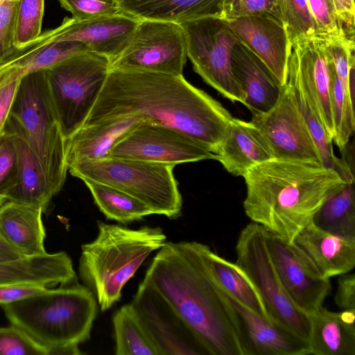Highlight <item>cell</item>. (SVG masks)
<instances>
[{"label":"cell","instance_id":"1f68e13d","mask_svg":"<svg viewBox=\"0 0 355 355\" xmlns=\"http://www.w3.org/2000/svg\"><path fill=\"white\" fill-rule=\"evenodd\" d=\"M313 223L330 233L355 239L354 183H347L329 197L314 216Z\"/></svg>","mask_w":355,"mask_h":355},{"label":"cell","instance_id":"52a82bcc","mask_svg":"<svg viewBox=\"0 0 355 355\" xmlns=\"http://www.w3.org/2000/svg\"><path fill=\"white\" fill-rule=\"evenodd\" d=\"M175 166L105 157L76 163L68 170L80 180L90 179L118 189L145 203L154 214L174 219L181 215L182 199L173 175Z\"/></svg>","mask_w":355,"mask_h":355},{"label":"cell","instance_id":"d4e9b609","mask_svg":"<svg viewBox=\"0 0 355 355\" xmlns=\"http://www.w3.org/2000/svg\"><path fill=\"white\" fill-rule=\"evenodd\" d=\"M76 281L71 259L65 252L0 262V285L33 283L51 287Z\"/></svg>","mask_w":355,"mask_h":355},{"label":"cell","instance_id":"c3c4849f","mask_svg":"<svg viewBox=\"0 0 355 355\" xmlns=\"http://www.w3.org/2000/svg\"><path fill=\"white\" fill-rule=\"evenodd\" d=\"M7 200L0 197V207ZM21 252L11 245L3 236L0 230V262L8 261L26 258Z\"/></svg>","mask_w":355,"mask_h":355},{"label":"cell","instance_id":"277c9868","mask_svg":"<svg viewBox=\"0 0 355 355\" xmlns=\"http://www.w3.org/2000/svg\"><path fill=\"white\" fill-rule=\"evenodd\" d=\"M97 225L96 239L81 246L78 272L105 311L120 300L123 286L148 255L166 243V236L159 227L132 230L101 221Z\"/></svg>","mask_w":355,"mask_h":355},{"label":"cell","instance_id":"5bb4252c","mask_svg":"<svg viewBox=\"0 0 355 355\" xmlns=\"http://www.w3.org/2000/svg\"><path fill=\"white\" fill-rule=\"evenodd\" d=\"M107 157L175 166L204 159H216V155L180 131L144 121L114 146Z\"/></svg>","mask_w":355,"mask_h":355},{"label":"cell","instance_id":"836d02e7","mask_svg":"<svg viewBox=\"0 0 355 355\" xmlns=\"http://www.w3.org/2000/svg\"><path fill=\"white\" fill-rule=\"evenodd\" d=\"M288 83L295 89L298 104L317 146L322 164L334 170L347 183H354V173L349 164L345 159L338 158L334 154L333 140L329 137L324 128L315 116L304 92L297 85Z\"/></svg>","mask_w":355,"mask_h":355},{"label":"cell","instance_id":"44dd1931","mask_svg":"<svg viewBox=\"0 0 355 355\" xmlns=\"http://www.w3.org/2000/svg\"><path fill=\"white\" fill-rule=\"evenodd\" d=\"M233 75L252 114L266 112L278 101L282 87L264 62L239 40L231 53Z\"/></svg>","mask_w":355,"mask_h":355},{"label":"cell","instance_id":"8fae6325","mask_svg":"<svg viewBox=\"0 0 355 355\" xmlns=\"http://www.w3.org/2000/svg\"><path fill=\"white\" fill-rule=\"evenodd\" d=\"M187 44L182 26L173 22L140 20L122 53L110 69L182 75Z\"/></svg>","mask_w":355,"mask_h":355},{"label":"cell","instance_id":"d590c367","mask_svg":"<svg viewBox=\"0 0 355 355\" xmlns=\"http://www.w3.org/2000/svg\"><path fill=\"white\" fill-rule=\"evenodd\" d=\"M251 15L266 16L284 25V0H224L220 17L225 21Z\"/></svg>","mask_w":355,"mask_h":355},{"label":"cell","instance_id":"9c48e42d","mask_svg":"<svg viewBox=\"0 0 355 355\" xmlns=\"http://www.w3.org/2000/svg\"><path fill=\"white\" fill-rule=\"evenodd\" d=\"M236 253L235 263L254 285L270 318L308 342L309 316L292 303L281 285L268 250L267 231L254 222L246 225L237 239Z\"/></svg>","mask_w":355,"mask_h":355},{"label":"cell","instance_id":"ee69618b","mask_svg":"<svg viewBox=\"0 0 355 355\" xmlns=\"http://www.w3.org/2000/svg\"><path fill=\"white\" fill-rule=\"evenodd\" d=\"M17 169V153L13 139L3 130L0 135V197L4 198L6 193L13 186Z\"/></svg>","mask_w":355,"mask_h":355},{"label":"cell","instance_id":"f35d334b","mask_svg":"<svg viewBox=\"0 0 355 355\" xmlns=\"http://www.w3.org/2000/svg\"><path fill=\"white\" fill-rule=\"evenodd\" d=\"M327 47L343 91L354 99V43L327 41Z\"/></svg>","mask_w":355,"mask_h":355},{"label":"cell","instance_id":"681fc988","mask_svg":"<svg viewBox=\"0 0 355 355\" xmlns=\"http://www.w3.org/2000/svg\"><path fill=\"white\" fill-rule=\"evenodd\" d=\"M82 354L78 348V345L70 344L54 347L49 351L48 355H79Z\"/></svg>","mask_w":355,"mask_h":355},{"label":"cell","instance_id":"74e56055","mask_svg":"<svg viewBox=\"0 0 355 355\" xmlns=\"http://www.w3.org/2000/svg\"><path fill=\"white\" fill-rule=\"evenodd\" d=\"M308 3L318 28V37L328 42L354 43L345 33L336 15L333 0H308Z\"/></svg>","mask_w":355,"mask_h":355},{"label":"cell","instance_id":"ac0fdd59","mask_svg":"<svg viewBox=\"0 0 355 355\" xmlns=\"http://www.w3.org/2000/svg\"><path fill=\"white\" fill-rule=\"evenodd\" d=\"M140 20L123 12L86 20L65 18L54 41H76L89 51L117 58L129 43Z\"/></svg>","mask_w":355,"mask_h":355},{"label":"cell","instance_id":"8d00e7d4","mask_svg":"<svg viewBox=\"0 0 355 355\" xmlns=\"http://www.w3.org/2000/svg\"><path fill=\"white\" fill-rule=\"evenodd\" d=\"M284 27L291 44L299 37H319L308 0H284Z\"/></svg>","mask_w":355,"mask_h":355},{"label":"cell","instance_id":"9a60e30c","mask_svg":"<svg viewBox=\"0 0 355 355\" xmlns=\"http://www.w3.org/2000/svg\"><path fill=\"white\" fill-rule=\"evenodd\" d=\"M268 250L281 285L292 303L309 316L330 294L329 279L319 276L292 243L267 231Z\"/></svg>","mask_w":355,"mask_h":355},{"label":"cell","instance_id":"7402d4cb","mask_svg":"<svg viewBox=\"0 0 355 355\" xmlns=\"http://www.w3.org/2000/svg\"><path fill=\"white\" fill-rule=\"evenodd\" d=\"M4 130L13 139L17 161L15 182L4 198L9 201L41 209L44 212L54 195L42 166L20 128L10 116Z\"/></svg>","mask_w":355,"mask_h":355},{"label":"cell","instance_id":"f6af8a7d","mask_svg":"<svg viewBox=\"0 0 355 355\" xmlns=\"http://www.w3.org/2000/svg\"><path fill=\"white\" fill-rule=\"evenodd\" d=\"M49 287L33 283H12L0 285V305L18 302L41 294Z\"/></svg>","mask_w":355,"mask_h":355},{"label":"cell","instance_id":"6da1fadb","mask_svg":"<svg viewBox=\"0 0 355 355\" xmlns=\"http://www.w3.org/2000/svg\"><path fill=\"white\" fill-rule=\"evenodd\" d=\"M129 116L180 131L215 154L233 118L182 75L110 69L83 125Z\"/></svg>","mask_w":355,"mask_h":355},{"label":"cell","instance_id":"3957f363","mask_svg":"<svg viewBox=\"0 0 355 355\" xmlns=\"http://www.w3.org/2000/svg\"><path fill=\"white\" fill-rule=\"evenodd\" d=\"M243 208L252 222L292 243L327 200L347 182L323 164L272 159L250 168Z\"/></svg>","mask_w":355,"mask_h":355},{"label":"cell","instance_id":"ba28073f","mask_svg":"<svg viewBox=\"0 0 355 355\" xmlns=\"http://www.w3.org/2000/svg\"><path fill=\"white\" fill-rule=\"evenodd\" d=\"M110 62L107 57L87 51L44 71L64 139L84 125L105 84Z\"/></svg>","mask_w":355,"mask_h":355},{"label":"cell","instance_id":"2e32d148","mask_svg":"<svg viewBox=\"0 0 355 355\" xmlns=\"http://www.w3.org/2000/svg\"><path fill=\"white\" fill-rule=\"evenodd\" d=\"M130 304L161 355L205 354L177 313L144 281L139 284Z\"/></svg>","mask_w":355,"mask_h":355},{"label":"cell","instance_id":"f1b7e54d","mask_svg":"<svg viewBox=\"0 0 355 355\" xmlns=\"http://www.w3.org/2000/svg\"><path fill=\"white\" fill-rule=\"evenodd\" d=\"M196 246L206 270L218 286L248 308L271 320L258 291L236 263L217 254L205 244L196 242Z\"/></svg>","mask_w":355,"mask_h":355},{"label":"cell","instance_id":"e0dca14e","mask_svg":"<svg viewBox=\"0 0 355 355\" xmlns=\"http://www.w3.org/2000/svg\"><path fill=\"white\" fill-rule=\"evenodd\" d=\"M216 284L234 313L245 355L310 354L308 342L279 324L253 311Z\"/></svg>","mask_w":355,"mask_h":355},{"label":"cell","instance_id":"d6a6232c","mask_svg":"<svg viewBox=\"0 0 355 355\" xmlns=\"http://www.w3.org/2000/svg\"><path fill=\"white\" fill-rule=\"evenodd\" d=\"M112 323L116 355H161L131 304L116 311Z\"/></svg>","mask_w":355,"mask_h":355},{"label":"cell","instance_id":"b9f144b4","mask_svg":"<svg viewBox=\"0 0 355 355\" xmlns=\"http://www.w3.org/2000/svg\"><path fill=\"white\" fill-rule=\"evenodd\" d=\"M72 18L86 20L122 13L118 0H58Z\"/></svg>","mask_w":355,"mask_h":355},{"label":"cell","instance_id":"7dc6e473","mask_svg":"<svg viewBox=\"0 0 355 355\" xmlns=\"http://www.w3.org/2000/svg\"><path fill=\"white\" fill-rule=\"evenodd\" d=\"M337 17L347 37L354 40V0H333Z\"/></svg>","mask_w":355,"mask_h":355},{"label":"cell","instance_id":"cb8c5ba5","mask_svg":"<svg viewBox=\"0 0 355 355\" xmlns=\"http://www.w3.org/2000/svg\"><path fill=\"white\" fill-rule=\"evenodd\" d=\"M142 121L138 117L129 116L83 125L64 139L67 168L81 161L107 157L114 146Z\"/></svg>","mask_w":355,"mask_h":355},{"label":"cell","instance_id":"d6986e66","mask_svg":"<svg viewBox=\"0 0 355 355\" xmlns=\"http://www.w3.org/2000/svg\"><path fill=\"white\" fill-rule=\"evenodd\" d=\"M239 40L268 67L282 87L287 83L291 44L284 24L266 16L226 21Z\"/></svg>","mask_w":355,"mask_h":355},{"label":"cell","instance_id":"8992f818","mask_svg":"<svg viewBox=\"0 0 355 355\" xmlns=\"http://www.w3.org/2000/svg\"><path fill=\"white\" fill-rule=\"evenodd\" d=\"M10 117L17 123L37 157L55 196L68 170L64 137L52 104L44 71L24 75L19 85Z\"/></svg>","mask_w":355,"mask_h":355},{"label":"cell","instance_id":"30bf717a","mask_svg":"<svg viewBox=\"0 0 355 355\" xmlns=\"http://www.w3.org/2000/svg\"><path fill=\"white\" fill-rule=\"evenodd\" d=\"M180 25L187 58L195 71L225 98L243 104L244 95L231 67L232 50L239 40L227 22L221 17H208Z\"/></svg>","mask_w":355,"mask_h":355},{"label":"cell","instance_id":"7a4b0ae2","mask_svg":"<svg viewBox=\"0 0 355 355\" xmlns=\"http://www.w3.org/2000/svg\"><path fill=\"white\" fill-rule=\"evenodd\" d=\"M143 281L177 313L205 354L245 355L234 313L195 241L166 242Z\"/></svg>","mask_w":355,"mask_h":355},{"label":"cell","instance_id":"60d3db41","mask_svg":"<svg viewBox=\"0 0 355 355\" xmlns=\"http://www.w3.org/2000/svg\"><path fill=\"white\" fill-rule=\"evenodd\" d=\"M23 76L22 71L16 66L7 63L0 65V135L4 130Z\"/></svg>","mask_w":355,"mask_h":355},{"label":"cell","instance_id":"ab89813d","mask_svg":"<svg viewBox=\"0 0 355 355\" xmlns=\"http://www.w3.org/2000/svg\"><path fill=\"white\" fill-rule=\"evenodd\" d=\"M12 354L48 355V352L23 330L11 324L0 327V355Z\"/></svg>","mask_w":355,"mask_h":355},{"label":"cell","instance_id":"484cf974","mask_svg":"<svg viewBox=\"0 0 355 355\" xmlns=\"http://www.w3.org/2000/svg\"><path fill=\"white\" fill-rule=\"evenodd\" d=\"M309 319L310 354L355 355V309L334 312L322 306Z\"/></svg>","mask_w":355,"mask_h":355},{"label":"cell","instance_id":"4dcf8cb0","mask_svg":"<svg viewBox=\"0 0 355 355\" xmlns=\"http://www.w3.org/2000/svg\"><path fill=\"white\" fill-rule=\"evenodd\" d=\"M82 180L89 189L96 205L107 219L128 223L154 214L145 203L118 189L90 179Z\"/></svg>","mask_w":355,"mask_h":355},{"label":"cell","instance_id":"5b68a950","mask_svg":"<svg viewBox=\"0 0 355 355\" xmlns=\"http://www.w3.org/2000/svg\"><path fill=\"white\" fill-rule=\"evenodd\" d=\"M1 306L10 324L23 330L48 354L54 347L88 340L97 313L95 295L77 281Z\"/></svg>","mask_w":355,"mask_h":355},{"label":"cell","instance_id":"83f0119b","mask_svg":"<svg viewBox=\"0 0 355 355\" xmlns=\"http://www.w3.org/2000/svg\"><path fill=\"white\" fill-rule=\"evenodd\" d=\"M224 0H118L124 14L139 20L176 24L208 17H220Z\"/></svg>","mask_w":355,"mask_h":355},{"label":"cell","instance_id":"4fadbf2b","mask_svg":"<svg viewBox=\"0 0 355 355\" xmlns=\"http://www.w3.org/2000/svg\"><path fill=\"white\" fill-rule=\"evenodd\" d=\"M250 121L266 138L274 159L322 164L295 89L288 83L275 105L266 112L252 114Z\"/></svg>","mask_w":355,"mask_h":355},{"label":"cell","instance_id":"4316f807","mask_svg":"<svg viewBox=\"0 0 355 355\" xmlns=\"http://www.w3.org/2000/svg\"><path fill=\"white\" fill-rule=\"evenodd\" d=\"M42 209L6 200L0 207V230L4 239L26 257L43 255L45 228Z\"/></svg>","mask_w":355,"mask_h":355},{"label":"cell","instance_id":"603a6c76","mask_svg":"<svg viewBox=\"0 0 355 355\" xmlns=\"http://www.w3.org/2000/svg\"><path fill=\"white\" fill-rule=\"evenodd\" d=\"M230 173L243 176L252 167L274 159L261 131L251 122L232 118L216 153Z\"/></svg>","mask_w":355,"mask_h":355},{"label":"cell","instance_id":"7bdbcfd3","mask_svg":"<svg viewBox=\"0 0 355 355\" xmlns=\"http://www.w3.org/2000/svg\"><path fill=\"white\" fill-rule=\"evenodd\" d=\"M19 0H0V65L17 51L14 37Z\"/></svg>","mask_w":355,"mask_h":355},{"label":"cell","instance_id":"ffe728a7","mask_svg":"<svg viewBox=\"0 0 355 355\" xmlns=\"http://www.w3.org/2000/svg\"><path fill=\"white\" fill-rule=\"evenodd\" d=\"M292 243L323 278L349 272L355 266V239L330 233L313 223L303 228Z\"/></svg>","mask_w":355,"mask_h":355},{"label":"cell","instance_id":"e575fe53","mask_svg":"<svg viewBox=\"0 0 355 355\" xmlns=\"http://www.w3.org/2000/svg\"><path fill=\"white\" fill-rule=\"evenodd\" d=\"M44 0H19L15 25L14 46L21 49L42 33Z\"/></svg>","mask_w":355,"mask_h":355},{"label":"cell","instance_id":"bcb514c9","mask_svg":"<svg viewBox=\"0 0 355 355\" xmlns=\"http://www.w3.org/2000/svg\"><path fill=\"white\" fill-rule=\"evenodd\" d=\"M334 300L341 310L355 309L354 273L347 272L338 275Z\"/></svg>","mask_w":355,"mask_h":355},{"label":"cell","instance_id":"f546056e","mask_svg":"<svg viewBox=\"0 0 355 355\" xmlns=\"http://www.w3.org/2000/svg\"><path fill=\"white\" fill-rule=\"evenodd\" d=\"M57 28L41 33L32 42L15 53L4 63L19 67L24 76L44 71L79 53L89 51L76 41H54Z\"/></svg>","mask_w":355,"mask_h":355},{"label":"cell","instance_id":"7c38bea8","mask_svg":"<svg viewBox=\"0 0 355 355\" xmlns=\"http://www.w3.org/2000/svg\"><path fill=\"white\" fill-rule=\"evenodd\" d=\"M334 69L327 40L311 37H299L291 42L287 82L301 88L315 116L332 140Z\"/></svg>","mask_w":355,"mask_h":355}]
</instances>
